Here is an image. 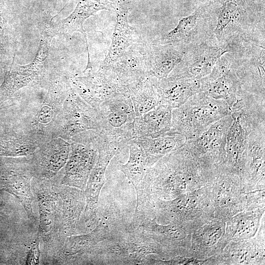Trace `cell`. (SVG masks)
<instances>
[{
    "label": "cell",
    "mask_w": 265,
    "mask_h": 265,
    "mask_svg": "<svg viewBox=\"0 0 265 265\" xmlns=\"http://www.w3.org/2000/svg\"><path fill=\"white\" fill-rule=\"evenodd\" d=\"M215 172L201 163L184 144L148 168L145 196L150 201L174 199L210 184Z\"/></svg>",
    "instance_id": "6da1fadb"
},
{
    "label": "cell",
    "mask_w": 265,
    "mask_h": 265,
    "mask_svg": "<svg viewBox=\"0 0 265 265\" xmlns=\"http://www.w3.org/2000/svg\"><path fill=\"white\" fill-rule=\"evenodd\" d=\"M212 2V36L218 44L224 45L240 39L265 40V0Z\"/></svg>",
    "instance_id": "7a4b0ae2"
},
{
    "label": "cell",
    "mask_w": 265,
    "mask_h": 265,
    "mask_svg": "<svg viewBox=\"0 0 265 265\" xmlns=\"http://www.w3.org/2000/svg\"><path fill=\"white\" fill-rule=\"evenodd\" d=\"M49 88L46 94L35 98L18 99L8 127L41 143L53 137L63 103L71 89L62 86Z\"/></svg>",
    "instance_id": "3957f363"
},
{
    "label": "cell",
    "mask_w": 265,
    "mask_h": 265,
    "mask_svg": "<svg viewBox=\"0 0 265 265\" xmlns=\"http://www.w3.org/2000/svg\"><path fill=\"white\" fill-rule=\"evenodd\" d=\"M151 203L156 217L176 223L191 234L214 218L210 184L174 199H155Z\"/></svg>",
    "instance_id": "277c9868"
},
{
    "label": "cell",
    "mask_w": 265,
    "mask_h": 265,
    "mask_svg": "<svg viewBox=\"0 0 265 265\" xmlns=\"http://www.w3.org/2000/svg\"><path fill=\"white\" fill-rule=\"evenodd\" d=\"M230 113V107L224 100L214 99L200 92L172 110V127L169 132L182 134L186 140L193 139Z\"/></svg>",
    "instance_id": "5b68a950"
},
{
    "label": "cell",
    "mask_w": 265,
    "mask_h": 265,
    "mask_svg": "<svg viewBox=\"0 0 265 265\" xmlns=\"http://www.w3.org/2000/svg\"><path fill=\"white\" fill-rule=\"evenodd\" d=\"M102 129L98 111L71 88L58 117L54 137L69 143L94 142L101 135Z\"/></svg>",
    "instance_id": "8992f818"
},
{
    "label": "cell",
    "mask_w": 265,
    "mask_h": 265,
    "mask_svg": "<svg viewBox=\"0 0 265 265\" xmlns=\"http://www.w3.org/2000/svg\"><path fill=\"white\" fill-rule=\"evenodd\" d=\"M57 178L56 176L50 179L33 178L31 183L39 209L37 235L43 242L44 255L52 252L65 238L62 232V202Z\"/></svg>",
    "instance_id": "52a82bcc"
},
{
    "label": "cell",
    "mask_w": 265,
    "mask_h": 265,
    "mask_svg": "<svg viewBox=\"0 0 265 265\" xmlns=\"http://www.w3.org/2000/svg\"><path fill=\"white\" fill-rule=\"evenodd\" d=\"M231 47L233 67L242 89L265 103V41L242 39Z\"/></svg>",
    "instance_id": "ba28073f"
},
{
    "label": "cell",
    "mask_w": 265,
    "mask_h": 265,
    "mask_svg": "<svg viewBox=\"0 0 265 265\" xmlns=\"http://www.w3.org/2000/svg\"><path fill=\"white\" fill-rule=\"evenodd\" d=\"M211 186L215 218L226 222L247 211V191L250 186L240 176L224 165L216 171Z\"/></svg>",
    "instance_id": "9c48e42d"
},
{
    "label": "cell",
    "mask_w": 265,
    "mask_h": 265,
    "mask_svg": "<svg viewBox=\"0 0 265 265\" xmlns=\"http://www.w3.org/2000/svg\"><path fill=\"white\" fill-rule=\"evenodd\" d=\"M102 123L101 137L122 149L134 138L136 114L129 95H121L103 102L97 109Z\"/></svg>",
    "instance_id": "30bf717a"
},
{
    "label": "cell",
    "mask_w": 265,
    "mask_h": 265,
    "mask_svg": "<svg viewBox=\"0 0 265 265\" xmlns=\"http://www.w3.org/2000/svg\"><path fill=\"white\" fill-rule=\"evenodd\" d=\"M121 223L109 212L99 216L96 226L88 233L66 237L54 256L53 263L88 264L90 255L97 245L108 238Z\"/></svg>",
    "instance_id": "8fae6325"
},
{
    "label": "cell",
    "mask_w": 265,
    "mask_h": 265,
    "mask_svg": "<svg viewBox=\"0 0 265 265\" xmlns=\"http://www.w3.org/2000/svg\"><path fill=\"white\" fill-rule=\"evenodd\" d=\"M265 109L264 106L253 105L231 112L233 119L226 137L225 166L240 176L242 157L248 135L265 123Z\"/></svg>",
    "instance_id": "7c38bea8"
},
{
    "label": "cell",
    "mask_w": 265,
    "mask_h": 265,
    "mask_svg": "<svg viewBox=\"0 0 265 265\" xmlns=\"http://www.w3.org/2000/svg\"><path fill=\"white\" fill-rule=\"evenodd\" d=\"M0 163V184L13 194L26 211L28 218L37 223L33 210L31 183L35 171L31 156L2 158Z\"/></svg>",
    "instance_id": "4fadbf2b"
},
{
    "label": "cell",
    "mask_w": 265,
    "mask_h": 265,
    "mask_svg": "<svg viewBox=\"0 0 265 265\" xmlns=\"http://www.w3.org/2000/svg\"><path fill=\"white\" fill-rule=\"evenodd\" d=\"M98 158L91 171L84 190L86 205L79 224L81 234L93 229L99 222L100 194L105 182V174L113 157L122 150L116 144L101 142L97 145Z\"/></svg>",
    "instance_id": "5bb4252c"
},
{
    "label": "cell",
    "mask_w": 265,
    "mask_h": 265,
    "mask_svg": "<svg viewBox=\"0 0 265 265\" xmlns=\"http://www.w3.org/2000/svg\"><path fill=\"white\" fill-rule=\"evenodd\" d=\"M200 80L201 92L214 99L224 100L231 112L242 107L245 91L233 69L230 53L224 54L211 73Z\"/></svg>",
    "instance_id": "9a60e30c"
},
{
    "label": "cell",
    "mask_w": 265,
    "mask_h": 265,
    "mask_svg": "<svg viewBox=\"0 0 265 265\" xmlns=\"http://www.w3.org/2000/svg\"><path fill=\"white\" fill-rule=\"evenodd\" d=\"M233 119L230 113L212 124L198 137L186 140V147L205 167L215 170L225 165L226 137Z\"/></svg>",
    "instance_id": "2e32d148"
},
{
    "label": "cell",
    "mask_w": 265,
    "mask_h": 265,
    "mask_svg": "<svg viewBox=\"0 0 265 265\" xmlns=\"http://www.w3.org/2000/svg\"><path fill=\"white\" fill-rule=\"evenodd\" d=\"M230 51L228 44L221 45L213 40L188 45L181 61L167 77L202 79L211 73L224 54Z\"/></svg>",
    "instance_id": "e0dca14e"
},
{
    "label": "cell",
    "mask_w": 265,
    "mask_h": 265,
    "mask_svg": "<svg viewBox=\"0 0 265 265\" xmlns=\"http://www.w3.org/2000/svg\"><path fill=\"white\" fill-rule=\"evenodd\" d=\"M156 219V216L145 217L131 221L129 225L161 245L168 255L167 259L178 256L191 257V234L176 223L161 225Z\"/></svg>",
    "instance_id": "ac0fdd59"
},
{
    "label": "cell",
    "mask_w": 265,
    "mask_h": 265,
    "mask_svg": "<svg viewBox=\"0 0 265 265\" xmlns=\"http://www.w3.org/2000/svg\"><path fill=\"white\" fill-rule=\"evenodd\" d=\"M212 10V2L208 1L191 14L181 19L174 28L155 41L163 44L190 45L213 40Z\"/></svg>",
    "instance_id": "d6986e66"
},
{
    "label": "cell",
    "mask_w": 265,
    "mask_h": 265,
    "mask_svg": "<svg viewBox=\"0 0 265 265\" xmlns=\"http://www.w3.org/2000/svg\"><path fill=\"white\" fill-rule=\"evenodd\" d=\"M75 90L87 103L97 110L105 101L128 94V89L109 69L100 67L91 75L75 80Z\"/></svg>",
    "instance_id": "ffe728a7"
},
{
    "label": "cell",
    "mask_w": 265,
    "mask_h": 265,
    "mask_svg": "<svg viewBox=\"0 0 265 265\" xmlns=\"http://www.w3.org/2000/svg\"><path fill=\"white\" fill-rule=\"evenodd\" d=\"M71 150L60 184L84 190L98 158L96 142H70Z\"/></svg>",
    "instance_id": "44dd1931"
},
{
    "label": "cell",
    "mask_w": 265,
    "mask_h": 265,
    "mask_svg": "<svg viewBox=\"0 0 265 265\" xmlns=\"http://www.w3.org/2000/svg\"><path fill=\"white\" fill-rule=\"evenodd\" d=\"M265 123L249 134L241 161V176L253 187L265 188Z\"/></svg>",
    "instance_id": "7402d4cb"
},
{
    "label": "cell",
    "mask_w": 265,
    "mask_h": 265,
    "mask_svg": "<svg viewBox=\"0 0 265 265\" xmlns=\"http://www.w3.org/2000/svg\"><path fill=\"white\" fill-rule=\"evenodd\" d=\"M70 150V143L59 137L42 143L31 156L35 178L50 179L54 177L65 166Z\"/></svg>",
    "instance_id": "603a6c76"
},
{
    "label": "cell",
    "mask_w": 265,
    "mask_h": 265,
    "mask_svg": "<svg viewBox=\"0 0 265 265\" xmlns=\"http://www.w3.org/2000/svg\"><path fill=\"white\" fill-rule=\"evenodd\" d=\"M226 222L213 218L191 234V257L206 259L220 255L229 243Z\"/></svg>",
    "instance_id": "cb8c5ba5"
},
{
    "label": "cell",
    "mask_w": 265,
    "mask_h": 265,
    "mask_svg": "<svg viewBox=\"0 0 265 265\" xmlns=\"http://www.w3.org/2000/svg\"><path fill=\"white\" fill-rule=\"evenodd\" d=\"M107 68L128 89L149 77L147 66L145 43H134Z\"/></svg>",
    "instance_id": "d4e9b609"
},
{
    "label": "cell",
    "mask_w": 265,
    "mask_h": 265,
    "mask_svg": "<svg viewBox=\"0 0 265 265\" xmlns=\"http://www.w3.org/2000/svg\"><path fill=\"white\" fill-rule=\"evenodd\" d=\"M188 45L145 43L147 66L150 77L167 78L181 61Z\"/></svg>",
    "instance_id": "484cf974"
},
{
    "label": "cell",
    "mask_w": 265,
    "mask_h": 265,
    "mask_svg": "<svg viewBox=\"0 0 265 265\" xmlns=\"http://www.w3.org/2000/svg\"><path fill=\"white\" fill-rule=\"evenodd\" d=\"M159 104L173 109L201 92L200 79L150 77Z\"/></svg>",
    "instance_id": "4316f807"
},
{
    "label": "cell",
    "mask_w": 265,
    "mask_h": 265,
    "mask_svg": "<svg viewBox=\"0 0 265 265\" xmlns=\"http://www.w3.org/2000/svg\"><path fill=\"white\" fill-rule=\"evenodd\" d=\"M130 0H117L112 8L116 14V24L108 53L100 67H106L115 62L132 45L138 43L133 28L128 22Z\"/></svg>",
    "instance_id": "83f0119b"
},
{
    "label": "cell",
    "mask_w": 265,
    "mask_h": 265,
    "mask_svg": "<svg viewBox=\"0 0 265 265\" xmlns=\"http://www.w3.org/2000/svg\"><path fill=\"white\" fill-rule=\"evenodd\" d=\"M265 237L231 241L220 255L222 264L261 265L265 263Z\"/></svg>",
    "instance_id": "f1b7e54d"
},
{
    "label": "cell",
    "mask_w": 265,
    "mask_h": 265,
    "mask_svg": "<svg viewBox=\"0 0 265 265\" xmlns=\"http://www.w3.org/2000/svg\"><path fill=\"white\" fill-rule=\"evenodd\" d=\"M62 202V232L65 237L79 234V224L86 205L84 190L59 185Z\"/></svg>",
    "instance_id": "f546056e"
},
{
    "label": "cell",
    "mask_w": 265,
    "mask_h": 265,
    "mask_svg": "<svg viewBox=\"0 0 265 265\" xmlns=\"http://www.w3.org/2000/svg\"><path fill=\"white\" fill-rule=\"evenodd\" d=\"M172 109L159 104L147 112L136 116L134 123L135 138L155 137L171 129Z\"/></svg>",
    "instance_id": "4dcf8cb0"
},
{
    "label": "cell",
    "mask_w": 265,
    "mask_h": 265,
    "mask_svg": "<svg viewBox=\"0 0 265 265\" xmlns=\"http://www.w3.org/2000/svg\"><path fill=\"white\" fill-rule=\"evenodd\" d=\"M133 140L144 153L149 167L163 157L182 147L186 141L182 134L172 132L155 137H140Z\"/></svg>",
    "instance_id": "1f68e13d"
},
{
    "label": "cell",
    "mask_w": 265,
    "mask_h": 265,
    "mask_svg": "<svg viewBox=\"0 0 265 265\" xmlns=\"http://www.w3.org/2000/svg\"><path fill=\"white\" fill-rule=\"evenodd\" d=\"M129 157L128 161L119 165V169L133 185L136 194V205L144 200L143 181L149 167L145 155L138 144L133 139L128 145Z\"/></svg>",
    "instance_id": "d6a6232c"
},
{
    "label": "cell",
    "mask_w": 265,
    "mask_h": 265,
    "mask_svg": "<svg viewBox=\"0 0 265 265\" xmlns=\"http://www.w3.org/2000/svg\"><path fill=\"white\" fill-rule=\"evenodd\" d=\"M264 212V208L244 211L226 221V231L229 241L254 237L258 232Z\"/></svg>",
    "instance_id": "836d02e7"
},
{
    "label": "cell",
    "mask_w": 265,
    "mask_h": 265,
    "mask_svg": "<svg viewBox=\"0 0 265 265\" xmlns=\"http://www.w3.org/2000/svg\"><path fill=\"white\" fill-rule=\"evenodd\" d=\"M41 143L31 136L7 128L0 133V157L31 156Z\"/></svg>",
    "instance_id": "e575fe53"
},
{
    "label": "cell",
    "mask_w": 265,
    "mask_h": 265,
    "mask_svg": "<svg viewBox=\"0 0 265 265\" xmlns=\"http://www.w3.org/2000/svg\"><path fill=\"white\" fill-rule=\"evenodd\" d=\"M136 116L151 110L159 104L150 77H148L129 89Z\"/></svg>",
    "instance_id": "d590c367"
},
{
    "label": "cell",
    "mask_w": 265,
    "mask_h": 265,
    "mask_svg": "<svg viewBox=\"0 0 265 265\" xmlns=\"http://www.w3.org/2000/svg\"><path fill=\"white\" fill-rule=\"evenodd\" d=\"M112 3L109 0H79L71 15L74 27L82 31V23L85 19L98 11L109 10Z\"/></svg>",
    "instance_id": "8d00e7d4"
},
{
    "label": "cell",
    "mask_w": 265,
    "mask_h": 265,
    "mask_svg": "<svg viewBox=\"0 0 265 265\" xmlns=\"http://www.w3.org/2000/svg\"><path fill=\"white\" fill-rule=\"evenodd\" d=\"M40 239L37 235L32 241L27 252L25 259L26 265H39L40 261L41 250Z\"/></svg>",
    "instance_id": "74e56055"
},
{
    "label": "cell",
    "mask_w": 265,
    "mask_h": 265,
    "mask_svg": "<svg viewBox=\"0 0 265 265\" xmlns=\"http://www.w3.org/2000/svg\"><path fill=\"white\" fill-rule=\"evenodd\" d=\"M13 94L2 84L0 86V112L3 110L12 107L17 100L13 98Z\"/></svg>",
    "instance_id": "f35d334b"
},
{
    "label": "cell",
    "mask_w": 265,
    "mask_h": 265,
    "mask_svg": "<svg viewBox=\"0 0 265 265\" xmlns=\"http://www.w3.org/2000/svg\"><path fill=\"white\" fill-rule=\"evenodd\" d=\"M224 0H208V1L214 2H218L221 3L223 2Z\"/></svg>",
    "instance_id": "ab89813d"
}]
</instances>
